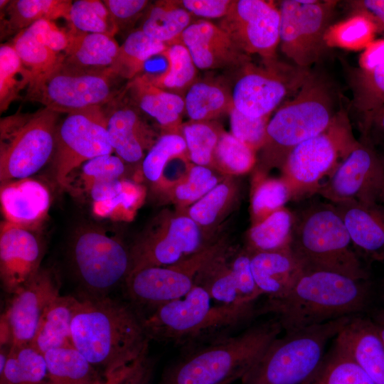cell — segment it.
Segmentation results:
<instances>
[{"label":"cell","instance_id":"6da1fadb","mask_svg":"<svg viewBox=\"0 0 384 384\" xmlns=\"http://www.w3.org/2000/svg\"><path fill=\"white\" fill-rule=\"evenodd\" d=\"M73 319L71 340L104 378L148 351L144 316L132 305L110 298L81 294Z\"/></svg>","mask_w":384,"mask_h":384},{"label":"cell","instance_id":"7a4b0ae2","mask_svg":"<svg viewBox=\"0 0 384 384\" xmlns=\"http://www.w3.org/2000/svg\"><path fill=\"white\" fill-rule=\"evenodd\" d=\"M368 300L365 280L331 271L303 270L285 295L267 299L257 308V314H273L288 332L358 315Z\"/></svg>","mask_w":384,"mask_h":384},{"label":"cell","instance_id":"3957f363","mask_svg":"<svg viewBox=\"0 0 384 384\" xmlns=\"http://www.w3.org/2000/svg\"><path fill=\"white\" fill-rule=\"evenodd\" d=\"M282 331L274 318L183 351L165 368L159 384H232L257 363Z\"/></svg>","mask_w":384,"mask_h":384},{"label":"cell","instance_id":"277c9868","mask_svg":"<svg viewBox=\"0 0 384 384\" xmlns=\"http://www.w3.org/2000/svg\"><path fill=\"white\" fill-rule=\"evenodd\" d=\"M257 315L255 306L217 304L196 284L184 297L148 314L143 324L149 340L172 343L183 351L233 334Z\"/></svg>","mask_w":384,"mask_h":384},{"label":"cell","instance_id":"5b68a950","mask_svg":"<svg viewBox=\"0 0 384 384\" xmlns=\"http://www.w3.org/2000/svg\"><path fill=\"white\" fill-rule=\"evenodd\" d=\"M338 112L329 83L311 73L294 98L270 119L260 149V173L273 167L281 169L294 147L324 132Z\"/></svg>","mask_w":384,"mask_h":384},{"label":"cell","instance_id":"8992f818","mask_svg":"<svg viewBox=\"0 0 384 384\" xmlns=\"http://www.w3.org/2000/svg\"><path fill=\"white\" fill-rule=\"evenodd\" d=\"M315 203L295 214L290 249L303 270L337 272L366 280L363 267L336 207Z\"/></svg>","mask_w":384,"mask_h":384},{"label":"cell","instance_id":"52a82bcc","mask_svg":"<svg viewBox=\"0 0 384 384\" xmlns=\"http://www.w3.org/2000/svg\"><path fill=\"white\" fill-rule=\"evenodd\" d=\"M352 316L278 336L242 376L241 384H302L320 364L329 341L337 336Z\"/></svg>","mask_w":384,"mask_h":384},{"label":"cell","instance_id":"ba28073f","mask_svg":"<svg viewBox=\"0 0 384 384\" xmlns=\"http://www.w3.org/2000/svg\"><path fill=\"white\" fill-rule=\"evenodd\" d=\"M58 115L43 107L1 119V183L31 177L52 159Z\"/></svg>","mask_w":384,"mask_h":384},{"label":"cell","instance_id":"9c48e42d","mask_svg":"<svg viewBox=\"0 0 384 384\" xmlns=\"http://www.w3.org/2000/svg\"><path fill=\"white\" fill-rule=\"evenodd\" d=\"M357 142L346 112L339 110L324 132L294 147L281 168L292 199L316 193L321 180L332 174Z\"/></svg>","mask_w":384,"mask_h":384},{"label":"cell","instance_id":"30bf717a","mask_svg":"<svg viewBox=\"0 0 384 384\" xmlns=\"http://www.w3.org/2000/svg\"><path fill=\"white\" fill-rule=\"evenodd\" d=\"M69 255L83 295L109 296L131 272L129 247L97 227H82L75 233Z\"/></svg>","mask_w":384,"mask_h":384},{"label":"cell","instance_id":"8fae6325","mask_svg":"<svg viewBox=\"0 0 384 384\" xmlns=\"http://www.w3.org/2000/svg\"><path fill=\"white\" fill-rule=\"evenodd\" d=\"M337 1L284 0L280 3L279 46L294 65L309 69L329 48L326 34Z\"/></svg>","mask_w":384,"mask_h":384},{"label":"cell","instance_id":"7c38bea8","mask_svg":"<svg viewBox=\"0 0 384 384\" xmlns=\"http://www.w3.org/2000/svg\"><path fill=\"white\" fill-rule=\"evenodd\" d=\"M232 92L233 107L251 117L270 116L288 96L297 94L311 75L309 69L278 61H251L240 68Z\"/></svg>","mask_w":384,"mask_h":384},{"label":"cell","instance_id":"4fadbf2b","mask_svg":"<svg viewBox=\"0 0 384 384\" xmlns=\"http://www.w3.org/2000/svg\"><path fill=\"white\" fill-rule=\"evenodd\" d=\"M107 114L102 107L67 114L58 123L52 169L55 181L65 188L70 174L87 161L112 154Z\"/></svg>","mask_w":384,"mask_h":384},{"label":"cell","instance_id":"5bb4252c","mask_svg":"<svg viewBox=\"0 0 384 384\" xmlns=\"http://www.w3.org/2000/svg\"><path fill=\"white\" fill-rule=\"evenodd\" d=\"M117 78L111 69L82 70L62 63L43 81L27 90L26 98L59 114L102 107L117 95L114 88Z\"/></svg>","mask_w":384,"mask_h":384},{"label":"cell","instance_id":"9a60e30c","mask_svg":"<svg viewBox=\"0 0 384 384\" xmlns=\"http://www.w3.org/2000/svg\"><path fill=\"white\" fill-rule=\"evenodd\" d=\"M223 246L214 244L174 265L146 267L132 272L124 282L132 305L137 306L136 309H148L151 313L162 304L184 297L195 286L201 270Z\"/></svg>","mask_w":384,"mask_h":384},{"label":"cell","instance_id":"2e32d148","mask_svg":"<svg viewBox=\"0 0 384 384\" xmlns=\"http://www.w3.org/2000/svg\"><path fill=\"white\" fill-rule=\"evenodd\" d=\"M160 220L129 247L130 273L146 267L174 265L213 245L205 244L200 226L188 215Z\"/></svg>","mask_w":384,"mask_h":384},{"label":"cell","instance_id":"e0dca14e","mask_svg":"<svg viewBox=\"0 0 384 384\" xmlns=\"http://www.w3.org/2000/svg\"><path fill=\"white\" fill-rule=\"evenodd\" d=\"M316 193L332 203L353 200L384 206V168L381 156L370 142L358 141Z\"/></svg>","mask_w":384,"mask_h":384},{"label":"cell","instance_id":"ac0fdd59","mask_svg":"<svg viewBox=\"0 0 384 384\" xmlns=\"http://www.w3.org/2000/svg\"><path fill=\"white\" fill-rule=\"evenodd\" d=\"M219 26L247 54H257L263 61L277 59L280 14L272 1L233 0Z\"/></svg>","mask_w":384,"mask_h":384},{"label":"cell","instance_id":"d6986e66","mask_svg":"<svg viewBox=\"0 0 384 384\" xmlns=\"http://www.w3.org/2000/svg\"><path fill=\"white\" fill-rule=\"evenodd\" d=\"M60 283L51 268L41 267L36 275L11 298L6 311L12 331L11 347L30 345L48 306L60 295Z\"/></svg>","mask_w":384,"mask_h":384},{"label":"cell","instance_id":"ffe728a7","mask_svg":"<svg viewBox=\"0 0 384 384\" xmlns=\"http://www.w3.org/2000/svg\"><path fill=\"white\" fill-rule=\"evenodd\" d=\"M44 255L41 239L31 230L3 220L0 226V277L12 295L38 272Z\"/></svg>","mask_w":384,"mask_h":384},{"label":"cell","instance_id":"44dd1931","mask_svg":"<svg viewBox=\"0 0 384 384\" xmlns=\"http://www.w3.org/2000/svg\"><path fill=\"white\" fill-rule=\"evenodd\" d=\"M198 69L240 68L251 61L220 26L206 20L191 23L181 37Z\"/></svg>","mask_w":384,"mask_h":384},{"label":"cell","instance_id":"7402d4cb","mask_svg":"<svg viewBox=\"0 0 384 384\" xmlns=\"http://www.w3.org/2000/svg\"><path fill=\"white\" fill-rule=\"evenodd\" d=\"M1 209L4 221L35 232L48 216V188L31 177L1 183Z\"/></svg>","mask_w":384,"mask_h":384},{"label":"cell","instance_id":"603a6c76","mask_svg":"<svg viewBox=\"0 0 384 384\" xmlns=\"http://www.w3.org/2000/svg\"><path fill=\"white\" fill-rule=\"evenodd\" d=\"M332 204L341 215L353 247L375 261L384 262V206L353 200Z\"/></svg>","mask_w":384,"mask_h":384},{"label":"cell","instance_id":"cb8c5ba5","mask_svg":"<svg viewBox=\"0 0 384 384\" xmlns=\"http://www.w3.org/2000/svg\"><path fill=\"white\" fill-rule=\"evenodd\" d=\"M107 129L113 151L126 164L142 161L159 138L137 110L127 106L107 114Z\"/></svg>","mask_w":384,"mask_h":384},{"label":"cell","instance_id":"d4e9b609","mask_svg":"<svg viewBox=\"0 0 384 384\" xmlns=\"http://www.w3.org/2000/svg\"><path fill=\"white\" fill-rule=\"evenodd\" d=\"M334 341L358 362L375 384H384V344L371 319L353 316Z\"/></svg>","mask_w":384,"mask_h":384},{"label":"cell","instance_id":"484cf974","mask_svg":"<svg viewBox=\"0 0 384 384\" xmlns=\"http://www.w3.org/2000/svg\"><path fill=\"white\" fill-rule=\"evenodd\" d=\"M126 90L135 105L154 119L164 133L181 132L185 114L183 96L156 86L146 74L129 80Z\"/></svg>","mask_w":384,"mask_h":384},{"label":"cell","instance_id":"4316f807","mask_svg":"<svg viewBox=\"0 0 384 384\" xmlns=\"http://www.w3.org/2000/svg\"><path fill=\"white\" fill-rule=\"evenodd\" d=\"M251 268L255 283L267 299L285 295L303 270L290 247L251 253Z\"/></svg>","mask_w":384,"mask_h":384},{"label":"cell","instance_id":"83f0119b","mask_svg":"<svg viewBox=\"0 0 384 384\" xmlns=\"http://www.w3.org/2000/svg\"><path fill=\"white\" fill-rule=\"evenodd\" d=\"M88 195L95 215L116 221L129 220L143 203L145 191L137 183L121 177L96 183Z\"/></svg>","mask_w":384,"mask_h":384},{"label":"cell","instance_id":"f1b7e54d","mask_svg":"<svg viewBox=\"0 0 384 384\" xmlns=\"http://www.w3.org/2000/svg\"><path fill=\"white\" fill-rule=\"evenodd\" d=\"M70 28L73 32L71 43L64 53L63 64L82 70L111 69L119 48L114 36L82 33Z\"/></svg>","mask_w":384,"mask_h":384},{"label":"cell","instance_id":"f546056e","mask_svg":"<svg viewBox=\"0 0 384 384\" xmlns=\"http://www.w3.org/2000/svg\"><path fill=\"white\" fill-rule=\"evenodd\" d=\"M78 297L58 295L42 315L31 346L44 354L51 349L73 346L71 326Z\"/></svg>","mask_w":384,"mask_h":384},{"label":"cell","instance_id":"4dcf8cb0","mask_svg":"<svg viewBox=\"0 0 384 384\" xmlns=\"http://www.w3.org/2000/svg\"><path fill=\"white\" fill-rule=\"evenodd\" d=\"M73 1L70 0H11L1 9V37L28 28L41 20H70Z\"/></svg>","mask_w":384,"mask_h":384},{"label":"cell","instance_id":"1f68e13d","mask_svg":"<svg viewBox=\"0 0 384 384\" xmlns=\"http://www.w3.org/2000/svg\"><path fill=\"white\" fill-rule=\"evenodd\" d=\"M185 114L191 121L209 122L233 108L232 92L224 84L210 80H196L183 97Z\"/></svg>","mask_w":384,"mask_h":384},{"label":"cell","instance_id":"d6a6232c","mask_svg":"<svg viewBox=\"0 0 384 384\" xmlns=\"http://www.w3.org/2000/svg\"><path fill=\"white\" fill-rule=\"evenodd\" d=\"M352 105L361 114L363 134L373 114L384 106V61L371 69L352 68L348 71Z\"/></svg>","mask_w":384,"mask_h":384},{"label":"cell","instance_id":"836d02e7","mask_svg":"<svg viewBox=\"0 0 384 384\" xmlns=\"http://www.w3.org/2000/svg\"><path fill=\"white\" fill-rule=\"evenodd\" d=\"M45 384H93L103 379L89 361L73 346L48 351Z\"/></svg>","mask_w":384,"mask_h":384},{"label":"cell","instance_id":"e575fe53","mask_svg":"<svg viewBox=\"0 0 384 384\" xmlns=\"http://www.w3.org/2000/svg\"><path fill=\"white\" fill-rule=\"evenodd\" d=\"M192 23V15L178 1H158L147 11L139 29L169 46L180 41L182 33Z\"/></svg>","mask_w":384,"mask_h":384},{"label":"cell","instance_id":"d590c367","mask_svg":"<svg viewBox=\"0 0 384 384\" xmlns=\"http://www.w3.org/2000/svg\"><path fill=\"white\" fill-rule=\"evenodd\" d=\"M302 384H375L358 362L335 341L314 373Z\"/></svg>","mask_w":384,"mask_h":384},{"label":"cell","instance_id":"8d00e7d4","mask_svg":"<svg viewBox=\"0 0 384 384\" xmlns=\"http://www.w3.org/2000/svg\"><path fill=\"white\" fill-rule=\"evenodd\" d=\"M295 215L283 208L254 224L248 233L250 252H272L290 247Z\"/></svg>","mask_w":384,"mask_h":384},{"label":"cell","instance_id":"74e56055","mask_svg":"<svg viewBox=\"0 0 384 384\" xmlns=\"http://www.w3.org/2000/svg\"><path fill=\"white\" fill-rule=\"evenodd\" d=\"M166 48L167 45L149 37L139 28L135 30L119 46L111 70L119 78L131 80L140 75L150 58L161 55Z\"/></svg>","mask_w":384,"mask_h":384},{"label":"cell","instance_id":"f35d334b","mask_svg":"<svg viewBox=\"0 0 384 384\" xmlns=\"http://www.w3.org/2000/svg\"><path fill=\"white\" fill-rule=\"evenodd\" d=\"M167 68L157 75L146 74L156 86L181 95L197 80V67L184 44L180 41L167 46L162 53ZM182 96V95H181Z\"/></svg>","mask_w":384,"mask_h":384},{"label":"cell","instance_id":"ab89813d","mask_svg":"<svg viewBox=\"0 0 384 384\" xmlns=\"http://www.w3.org/2000/svg\"><path fill=\"white\" fill-rule=\"evenodd\" d=\"M11 43L31 73L32 82L27 90L43 81L63 62L64 54L44 46L26 29L15 35Z\"/></svg>","mask_w":384,"mask_h":384},{"label":"cell","instance_id":"60d3db41","mask_svg":"<svg viewBox=\"0 0 384 384\" xmlns=\"http://www.w3.org/2000/svg\"><path fill=\"white\" fill-rule=\"evenodd\" d=\"M46 363L43 353L31 345L11 347L0 384H45Z\"/></svg>","mask_w":384,"mask_h":384},{"label":"cell","instance_id":"b9f144b4","mask_svg":"<svg viewBox=\"0 0 384 384\" xmlns=\"http://www.w3.org/2000/svg\"><path fill=\"white\" fill-rule=\"evenodd\" d=\"M32 82V75L24 66L11 43L0 46V112L21 98V92Z\"/></svg>","mask_w":384,"mask_h":384},{"label":"cell","instance_id":"7bdbcfd3","mask_svg":"<svg viewBox=\"0 0 384 384\" xmlns=\"http://www.w3.org/2000/svg\"><path fill=\"white\" fill-rule=\"evenodd\" d=\"M125 162L117 155L104 154L91 159L70 174L65 188L75 195L89 193L97 183L121 178Z\"/></svg>","mask_w":384,"mask_h":384},{"label":"cell","instance_id":"ee69618b","mask_svg":"<svg viewBox=\"0 0 384 384\" xmlns=\"http://www.w3.org/2000/svg\"><path fill=\"white\" fill-rule=\"evenodd\" d=\"M176 158H188L185 139L181 132L161 134L142 161L144 177L154 186L159 181L166 166Z\"/></svg>","mask_w":384,"mask_h":384},{"label":"cell","instance_id":"f6af8a7d","mask_svg":"<svg viewBox=\"0 0 384 384\" xmlns=\"http://www.w3.org/2000/svg\"><path fill=\"white\" fill-rule=\"evenodd\" d=\"M71 28L87 33H103L114 36L119 31L103 1H73L69 22Z\"/></svg>","mask_w":384,"mask_h":384},{"label":"cell","instance_id":"bcb514c9","mask_svg":"<svg viewBox=\"0 0 384 384\" xmlns=\"http://www.w3.org/2000/svg\"><path fill=\"white\" fill-rule=\"evenodd\" d=\"M256 162V152L231 133L220 131L212 164L230 174L249 171Z\"/></svg>","mask_w":384,"mask_h":384},{"label":"cell","instance_id":"7dc6e473","mask_svg":"<svg viewBox=\"0 0 384 384\" xmlns=\"http://www.w3.org/2000/svg\"><path fill=\"white\" fill-rule=\"evenodd\" d=\"M377 32L375 25L363 16L353 14L349 18L331 25L326 34L328 47L350 50L366 48Z\"/></svg>","mask_w":384,"mask_h":384},{"label":"cell","instance_id":"c3c4849f","mask_svg":"<svg viewBox=\"0 0 384 384\" xmlns=\"http://www.w3.org/2000/svg\"><path fill=\"white\" fill-rule=\"evenodd\" d=\"M220 131L209 122L190 121L182 124L181 133L186 144L188 159L193 164H212Z\"/></svg>","mask_w":384,"mask_h":384},{"label":"cell","instance_id":"681fc988","mask_svg":"<svg viewBox=\"0 0 384 384\" xmlns=\"http://www.w3.org/2000/svg\"><path fill=\"white\" fill-rule=\"evenodd\" d=\"M290 199H292L291 188L282 177L261 180L255 187L251 198L254 224L283 208Z\"/></svg>","mask_w":384,"mask_h":384},{"label":"cell","instance_id":"f907efd6","mask_svg":"<svg viewBox=\"0 0 384 384\" xmlns=\"http://www.w3.org/2000/svg\"><path fill=\"white\" fill-rule=\"evenodd\" d=\"M219 183L208 166L191 165L186 177L166 191L176 203L192 205Z\"/></svg>","mask_w":384,"mask_h":384},{"label":"cell","instance_id":"816d5d0a","mask_svg":"<svg viewBox=\"0 0 384 384\" xmlns=\"http://www.w3.org/2000/svg\"><path fill=\"white\" fill-rule=\"evenodd\" d=\"M233 191L227 182L219 183L198 201L191 205L188 215L200 227L212 225L225 210Z\"/></svg>","mask_w":384,"mask_h":384},{"label":"cell","instance_id":"f5cc1de1","mask_svg":"<svg viewBox=\"0 0 384 384\" xmlns=\"http://www.w3.org/2000/svg\"><path fill=\"white\" fill-rule=\"evenodd\" d=\"M230 133L255 152L263 146L270 116L247 117L235 108L229 113Z\"/></svg>","mask_w":384,"mask_h":384},{"label":"cell","instance_id":"db71d44e","mask_svg":"<svg viewBox=\"0 0 384 384\" xmlns=\"http://www.w3.org/2000/svg\"><path fill=\"white\" fill-rule=\"evenodd\" d=\"M26 30L44 46L59 53L64 54L71 43L72 29L60 28L54 21L41 20Z\"/></svg>","mask_w":384,"mask_h":384},{"label":"cell","instance_id":"11a10c76","mask_svg":"<svg viewBox=\"0 0 384 384\" xmlns=\"http://www.w3.org/2000/svg\"><path fill=\"white\" fill-rule=\"evenodd\" d=\"M105 6L119 28L141 14L149 4L146 0H104Z\"/></svg>","mask_w":384,"mask_h":384},{"label":"cell","instance_id":"9f6ffc18","mask_svg":"<svg viewBox=\"0 0 384 384\" xmlns=\"http://www.w3.org/2000/svg\"><path fill=\"white\" fill-rule=\"evenodd\" d=\"M233 0H183L179 4L191 15L207 18H223Z\"/></svg>","mask_w":384,"mask_h":384},{"label":"cell","instance_id":"6f0895ef","mask_svg":"<svg viewBox=\"0 0 384 384\" xmlns=\"http://www.w3.org/2000/svg\"><path fill=\"white\" fill-rule=\"evenodd\" d=\"M352 14L368 18L377 31L384 33V0H356L350 1Z\"/></svg>","mask_w":384,"mask_h":384},{"label":"cell","instance_id":"680465c9","mask_svg":"<svg viewBox=\"0 0 384 384\" xmlns=\"http://www.w3.org/2000/svg\"><path fill=\"white\" fill-rule=\"evenodd\" d=\"M384 61V39L372 41L366 46L359 59V68L371 69Z\"/></svg>","mask_w":384,"mask_h":384},{"label":"cell","instance_id":"91938a15","mask_svg":"<svg viewBox=\"0 0 384 384\" xmlns=\"http://www.w3.org/2000/svg\"><path fill=\"white\" fill-rule=\"evenodd\" d=\"M152 363L147 354L122 384H151Z\"/></svg>","mask_w":384,"mask_h":384},{"label":"cell","instance_id":"94428289","mask_svg":"<svg viewBox=\"0 0 384 384\" xmlns=\"http://www.w3.org/2000/svg\"><path fill=\"white\" fill-rule=\"evenodd\" d=\"M362 136V139L370 141V143L375 139L384 141V106L373 114Z\"/></svg>","mask_w":384,"mask_h":384},{"label":"cell","instance_id":"6125c7cd","mask_svg":"<svg viewBox=\"0 0 384 384\" xmlns=\"http://www.w3.org/2000/svg\"><path fill=\"white\" fill-rule=\"evenodd\" d=\"M148 352L145 353L133 363L122 367L112 374L108 375L104 379L95 382L93 384H122L125 379L136 369L142 358Z\"/></svg>","mask_w":384,"mask_h":384},{"label":"cell","instance_id":"be15d7a7","mask_svg":"<svg viewBox=\"0 0 384 384\" xmlns=\"http://www.w3.org/2000/svg\"><path fill=\"white\" fill-rule=\"evenodd\" d=\"M371 320L374 324L378 336L384 344V311L378 313L373 319H371Z\"/></svg>","mask_w":384,"mask_h":384},{"label":"cell","instance_id":"e7e4bbea","mask_svg":"<svg viewBox=\"0 0 384 384\" xmlns=\"http://www.w3.org/2000/svg\"><path fill=\"white\" fill-rule=\"evenodd\" d=\"M381 159H382V161H383V168H384V156H381Z\"/></svg>","mask_w":384,"mask_h":384},{"label":"cell","instance_id":"03108f58","mask_svg":"<svg viewBox=\"0 0 384 384\" xmlns=\"http://www.w3.org/2000/svg\"><path fill=\"white\" fill-rule=\"evenodd\" d=\"M383 299H384V295H383Z\"/></svg>","mask_w":384,"mask_h":384}]
</instances>
